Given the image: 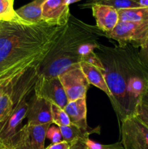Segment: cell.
<instances>
[{
	"mask_svg": "<svg viewBox=\"0 0 148 149\" xmlns=\"http://www.w3.org/2000/svg\"><path fill=\"white\" fill-rule=\"evenodd\" d=\"M66 27L0 20V74L26 61L44 58Z\"/></svg>",
	"mask_w": 148,
	"mask_h": 149,
	"instance_id": "cell-1",
	"label": "cell"
},
{
	"mask_svg": "<svg viewBox=\"0 0 148 149\" xmlns=\"http://www.w3.org/2000/svg\"><path fill=\"white\" fill-rule=\"evenodd\" d=\"M147 86H148V77H147Z\"/></svg>",
	"mask_w": 148,
	"mask_h": 149,
	"instance_id": "cell-31",
	"label": "cell"
},
{
	"mask_svg": "<svg viewBox=\"0 0 148 149\" xmlns=\"http://www.w3.org/2000/svg\"><path fill=\"white\" fill-rule=\"evenodd\" d=\"M52 122L58 127L68 126L71 125V121L65 110L58 106L52 104Z\"/></svg>",
	"mask_w": 148,
	"mask_h": 149,
	"instance_id": "cell-20",
	"label": "cell"
},
{
	"mask_svg": "<svg viewBox=\"0 0 148 149\" xmlns=\"http://www.w3.org/2000/svg\"><path fill=\"white\" fill-rule=\"evenodd\" d=\"M58 78L62 83L68 101H74L86 97L90 84L81 70L79 63L62 73Z\"/></svg>",
	"mask_w": 148,
	"mask_h": 149,
	"instance_id": "cell-7",
	"label": "cell"
},
{
	"mask_svg": "<svg viewBox=\"0 0 148 149\" xmlns=\"http://www.w3.org/2000/svg\"><path fill=\"white\" fill-rule=\"evenodd\" d=\"M119 21L148 24V7H135L118 10Z\"/></svg>",
	"mask_w": 148,
	"mask_h": 149,
	"instance_id": "cell-17",
	"label": "cell"
},
{
	"mask_svg": "<svg viewBox=\"0 0 148 149\" xmlns=\"http://www.w3.org/2000/svg\"><path fill=\"white\" fill-rule=\"evenodd\" d=\"M141 7H148V0H137Z\"/></svg>",
	"mask_w": 148,
	"mask_h": 149,
	"instance_id": "cell-29",
	"label": "cell"
},
{
	"mask_svg": "<svg viewBox=\"0 0 148 149\" xmlns=\"http://www.w3.org/2000/svg\"><path fill=\"white\" fill-rule=\"evenodd\" d=\"M51 125L26 123L17 131L11 149H44L46 131Z\"/></svg>",
	"mask_w": 148,
	"mask_h": 149,
	"instance_id": "cell-8",
	"label": "cell"
},
{
	"mask_svg": "<svg viewBox=\"0 0 148 149\" xmlns=\"http://www.w3.org/2000/svg\"><path fill=\"white\" fill-rule=\"evenodd\" d=\"M81 62H86L89 64H91V65H94V66L97 67L100 69H101L102 71H104V65H103L102 63L101 60H100V57L98 56L97 53H95L94 52H90L89 54L86 55V56H84L82 58V61Z\"/></svg>",
	"mask_w": 148,
	"mask_h": 149,
	"instance_id": "cell-23",
	"label": "cell"
},
{
	"mask_svg": "<svg viewBox=\"0 0 148 149\" xmlns=\"http://www.w3.org/2000/svg\"><path fill=\"white\" fill-rule=\"evenodd\" d=\"M148 36V24L119 21L113 31L104 33V37L113 39L124 48L129 44L140 47Z\"/></svg>",
	"mask_w": 148,
	"mask_h": 149,
	"instance_id": "cell-5",
	"label": "cell"
},
{
	"mask_svg": "<svg viewBox=\"0 0 148 149\" xmlns=\"http://www.w3.org/2000/svg\"><path fill=\"white\" fill-rule=\"evenodd\" d=\"M90 8L96 20V26L104 33L113 31L118 23L119 15L116 9L102 4H94Z\"/></svg>",
	"mask_w": 148,
	"mask_h": 149,
	"instance_id": "cell-12",
	"label": "cell"
},
{
	"mask_svg": "<svg viewBox=\"0 0 148 149\" xmlns=\"http://www.w3.org/2000/svg\"><path fill=\"white\" fill-rule=\"evenodd\" d=\"M141 49L139 52V57L145 65L148 67V36L140 46Z\"/></svg>",
	"mask_w": 148,
	"mask_h": 149,
	"instance_id": "cell-25",
	"label": "cell"
},
{
	"mask_svg": "<svg viewBox=\"0 0 148 149\" xmlns=\"http://www.w3.org/2000/svg\"><path fill=\"white\" fill-rule=\"evenodd\" d=\"M87 141H77L71 143L69 149H89Z\"/></svg>",
	"mask_w": 148,
	"mask_h": 149,
	"instance_id": "cell-27",
	"label": "cell"
},
{
	"mask_svg": "<svg viewBox=\"0 0 148 149\" xmlns=\"http://www.w3.org/2000/svg\"><path fill=\"white\" fill-rule=\"evenodd\" d=\"M34 94L44 98L52 104L64 109L69 101L58 77L46 78L38 76L34 87Z\"/></svg>",
	"mask_w": 148,
	"mask_h": 149,
	"instance_id": "cell-9",
	"label": "cell"
},
{
	"mask_svg": "<svg viewBox=\"0 0 148 149\" xmlns=\"http://www.w3.org/2000/svg\"><path fill=\"white\" fill-rule=\"evenodd\" d=\"M14 1L15 0H0V20L25 22L16 14L15 10H14Z\"/></svg>",
	"mask_w": 148,
	"mask_h": 149,
	"instance_id": "cell-19",
	"label": "cell"
},
{
	"mask_svg": "<svg viewBox=\"0 0 148 149\" xmlns=\"http://www.w3.org/2000/svg\"><path fill=\"white\" fill-rule=\"evenodd\" d=\"M121 144L124 149H148V127L135 115L120 121Z\"/></svg>",
	"mask_w": 148,
	"mask_h": 149,
	"instance_id": "cell-4",
	"label": "cell"
},
{
	"mask_svg": "<svg viewBox=\"0 0 148 149\" xmlns=\"http://www.w3.org/2000/svg\"><path fill=\"white\" fill-rule=\"evenodd\" d=\"M112 49L101 45L100 57L104 65V79L112 95L110 99L119 120L133 115L135 107L129 96V89L132 79L136 76L132 72L129 61L123 58V48Z\"/></svg>",
	"mask_w": 148,
	"mask_h": 149,
	"instance_id": "cell-3",
	"label": "cell"
},
{
	"mask_svg": "<svg viewBox=\"0 0 148 149\" xmlns=\"http://www.w3.org/2000/svg\"><path fill=\"white\" fill-rule=\"evenodd\" d=\"M86 143L89 149H124L120 142L110 144V145H102V144L97 143L90 139H88Z\"/></svg>",
	"mask_w": 148,
	"mask_h": 149,
	"instance_id": "cell-24",
	"label": "cell"
},
{
	"mask_svg": "<svg viewBox=\"0 0 148 149\" xmlns=\"http://www.w3.org/2000/svg\"><path fill=\"white\" fill-rule=\"evenodd\" d=\"M100 36H104V33L97 26L86 24L71 15L65 31L41 63L39 75L46 78L59 77L80 63V46L85 42L99 40Z\"/></svg>",
	"mask_w": 148,
	"mask_h": 149,
	"instance_id": "cell-2",
	"label": "cell"
},
{
	"mask_svg": "<svg viewBox=\"0 0 148 149\" xmlns=\"http://www.w3.org/2000/svg\"><path fill=\"white\" fill-rule=\"evenodd\" d=\"M62 134V141L69 143L70 144L77 141H87L89 139V135L91 134L96 133L100 132L97 129L92 130L91 128L89 129H83L73 125H70L68 126L59 127Z\"/></svg>",
	"mask_w": 148,
	"mask_h": 149,
	"instance_id": "cell-16",
	"label": "cell"
},
{
	"mask_svg": "<svg viewBox=\"0 0 148 149\" xmlns=\"http://www.w3.org/2000/svg\"><path fill=\"white\" fill-rule=\"evenodd\" d=\"M52 103L47 100L33 95L28 100L26 113L27 123L33 125L52 124Z\"/></svg>",
	"mask_w": 148,
	"mask_h": 149,
	"instance_id": "cell-11",
	"label": "cell"
},
{
	"mask_svg": "<svg viewBox=\"0 0 148 149\" xmlns=\"http://www.w3.org/2000/svg\"><path fill=\"white\" fill-rule=\"evenodd\" d=\"M64 110L68 114L71 125L83 129L89 128L86 122V97L69 102Z\"/></svg>",
	"mask_w": 148,
	"mask_h": 149,
	"instance_id": "cell-13",
	"label": "cell"
},
{
	"mask_svg": "<svg viewBox=\"0 0 148 149\" xmlns=\"http://www.w3.org/2000/svg\"><path fill=\"white\" fill-rule=\"evenodd\" d=\"M140 101L142 102V103H143L145 105L148 106V87L147 88V90H145L144 94L142 95V97H141L140 99Z\"/></svg>",
	"mask_w": 148,
	"mask_h": 149,
	"instance_id": "cell-28",
	"label": "cell"
},
{
	"mask_svg": "<svg viewBox=\"0 0 148 149\" xmlns=\"http://www.w3.org/2000/svg\"><path fill=\"white\" fill-rule=\"evenodd\" d=\"M81 1V0H66V2L68 5H70V4H73V3H75V2H78V1Z\"/></svg>",
	"mask_w": 148,
	"mask_h": 149,
	"instance_id": "cell-30",
	"label": "cell"
},
{
	"mask_svg": "<svg viewBox=\"0 0 148 149\" xmlns=\"http://www.w3.org/2000/svg\"><path fill=\"white\" fill-rule=\"evenodd\" d=\"M94 4H102L113 7L117 10L123 9L141 7L137 0H91L80 7L81 8H90Z\"/></svg>",
	"mask_w": 148,
	"mask_h": 149,
	"instance_id": "cell-18",
	"label": "cell"
},
{
	"mask_svg": "<svg viewBox=\"0 0 148 149\" xmlns=\"http://www.w3.org/2000/svg\"><path fill=\"white\" fill-rule=\"evenodd\" d=\"M133 115L136 116L145 126L148 127V106L141 101L137 103L135 108Z\"/></svg>",
	"mask_w": 148,
	"mask_h": 149,
	"instance_id": "cell-21",
	"label": "cell"
},
{
	"mask_svg": "<svg viewBox=\"0 0 148 149\" xmlns=\"http://www.w3.org/2000/svg\"><path fill=\"white\" fill-rule=\"evenodd\" d=\"M71 144L65 141H62L57 143H52L44 149H69Z\"/></svg>",
	"mask_w": 148,
	"mask_h": 149,
	"instance_id": "cell-26",
	"label": "cell"
},
{
	"mask_svg": "<svg viewBox=\"0 0 148 149\" xmlns=\"http://www.w3.org/2000/svg\"><path fill=\"white\" fill-rule=\"evenodd\" d=\"M79 64L89 83L104 92L108 96L109 98L111 99V93L109 90V87L106 82L105 79H104L103 71H102L97 67L87 63L86 62H81Z\"/></svg>",
	"mask_w": 148,
	"mask_h": 149,
	"instance_id": "cell-14",
	"label": "cell"
},
{
	"mask_svg": "<svg viewBox=\"0 0 148 149\" xmlns=\"http://www.w3.org/2000/svg\"><path fill=\"white\" fill-rule=\"evenodd\" d=\"M45 0H33V1L15 10L17 15L23 21L30 24L44 23L42 20V5Z\"/></svg>",
	"mask_w": 148,
	"mask_h": 149,
	"instance_id": "cell-15",
	"label": "cell"
},
{
	"mask_svg": "<svg viewBox=\"0 0 148 149\" xmlns=\"http://www.w3.org/2000/svg\"><path fill=\"white\" fill-rule=\"evenodd\" d=\"M28 96L22 97L7 119L0 122V146L4 149H11L16 134L26 118L28 109Z\"/></svg>",
	"mask_w": 148,
	"mask_h": 149,
	"instance_id": "cell-6",
	"label": "cell"
},
{
	"mask_svg": "<svg viewBox=\"0 0 148 149\" xmlns=\"http://www.w3.org/2000/svg\"><path fill=\"white\" fill-rule=\"evenodd\" d=\"M46 138L50 140L52 143H57L62 141V134L60 129L58 126H52L51 125L46 131Z\"/></svg>",
	"mask_w": 148,
	"mask_h": 149,
	"instance_id": "cell-22",
	"label": "cell"
},
{
	"mask_svg": "<svg viewBox=\"0 0 148 149\" xmlns=\"http://www.w3.org/2000/svg\"><path fill=\"white\" fill-rule=\"evenodd\" d=\"M71 15L66 0H45L42 5V20L49 26H66Z\"/></svg>",
	"mask_w": 148,
	"mask_h": 149,
	"instance_id": "cell-10",
	"label": "cell"
}]
</instances>
